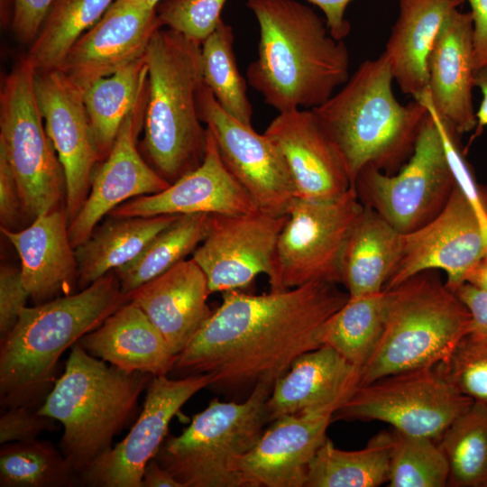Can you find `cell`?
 Instances as JSON below:
<instances>
[{
	"instance_id": "6da1fadb",
	"label": "cell",
	"mask_w": 487,
	"mask_h": 487,
	"mask_svg": "<svg viewBox=\"0 0 487 487\" xmlns=\"http://www.w3.org/2000/svg\"><path fill=\"white\" fill-rule=\"evenodd\" d=\"M337 285L223 292L221 305L177 355L172 372L208 374L210 387L223 390L273 386L298 357L321 346L323 325L349 299Z\"/></svg>"
},
{
	"instance_id": "7a4b0ae2",
	"label": "cell",
	"mask_w": 487,
	"mask_h": 487,
	"mask_svg": "<svg viewBox=\"0 0 487 487\" xmlns=\"http://www.w3.org/2000/svg\"><path fill=\"white\" fill-rule=\"evenodd\" d=\"M260 27L248 83L279 113L313 109L349 78V52L326 21L295 0H247Z\"/></svg>"
},
{
	"instance_id": "3957f363",
	"label": "cell",
	"mask_w": 487,
	"mask_h": 487,
	"mask_svg": "<svg viewBox=\"0 0 487 487\" xmlns=\"http://www.w3.org/2000/svg\"><path fill=\"white\" fill-rule=\"evenodd\" d=\"M115 273L87 288L26 307L0 345V403L40 408L63 353L128 301Z\"/></svg>"
},
{
	"instance_id": "277c9868",
	"label": "cell",
	"mask_w": 487,
	"mask_h": 487,
	"mask_svg": "<svg viewBox=\"0 0 487 487\" xmlns=\"http://www.w3.org/2000/svg\"><path fill=\"white\" fill-rule=\"evenodd\" d=\"M393 80L382 52L362 62L336 94L311 109L341 152L353 187L365 167L391 175L413 153L428 112L415 99L400 104L393 94Z\"/></svg>"
},
{
	"instance_id": "5b68a950",
	"label": "cell",
	"mask_w": 487,
	"mask_h": 487,
	"mask_svg": "<svg viewBox=\"0 0 487 487\" xmlns=\"http://www.w3.org/2000/svg\"><path fill=\"white\" fill-rule=\"evenodd\" d=\"M202 43L159 28L145 51L147 94L143 147L152 167L170 184L204 161L208 131L198 111L204 84Z\"/></svg>"
},
{
	"instance_id": "8992f818",
	"label": "cell",
	"mask_w": 487,
	"mask_h": 487,
	"mask_svg": "<svg viewBox=\"0 0 487 487\" xmlns=\"http://www.w3.org/2000/svg\"><path fill=\"white\" fill-rule=\"evenodd\" d=\"M152 376L127 372L74 344L62 375L38 411L60 422V450L78 477L112 449V443L136 417L138 400Z\"/></svg>"
},
{
	"instance_id": "52a82bcc",
	"label": "cell",
	"mask_w": 487,
	"mask_h": 487,
	"mask_svg": "<svg viewBox=\"0 0 487 487\" xmlns=\"http://www.w3.org/2000/svg\"><path fill=\"white\" fill-rule=\"evenodd\" d=\"M388 290L384 330L361 369L360 385L446 362L471 329L468 308L435 270L415 274Z\"/></svg>"
},
{
	"instance_id": "ba28073f",
	"label": "cell",
	"mask_w": 487,
	"mask_h": 487,
	"mask_svg": "<svg viewBox=\"0 0 487 487\" xmlns=\"http://www.w3.org/2000/svg\"><path fill=\"white\" fill-rule=\"evenodd\" d=\"M271 390L260 383L243 401L211 400L154 458L183 487H244L239 464L263 433Z\"/></svg>"
},
{
	"instance_id": "9c48e42d",
	"label": "cell",
	"mask_w": 487,
	"mask_h": 487,
	"mask_svg": "<svg viewBox=\"0 0 487 487\" xmlns=\"http://www.w3.org/2000/svg\"><path fill=\"white\" fill-rule=\"evenodd\" d=\"M36 69L25 56L5 78L0 92V150L15 177L23 213L33 220L66 198L62 165L46 131L34 88Z\"/></svg>"
},
{
	"instance_id": "30bf717a",
	"label": "cell",
	"mask_w": 487,
	"mask_h": 487,
	"mask_svg": "<svg viewBox=\"0 0 487 487\" xmlns=\"http://www.w3.org/2000/svg\"><path fill=\"white\" fill-rule=\"evenodd\" d=\"M473 402L436 364L360 385L334 413L333 420L381 421L398 432L438 442L449 425Z\"/></svg>"
},
{
	"instance_id": "8fae6325",
	"label": "cell",
	"mask_w": 487,
	"mask_h": 487,
	"mask_svg": "<svg viewBox=\"0 0 487 487\" xmlns=\"http://www.w3.org/2000/svg\"><path fill=\"white\" fill-rule=\"evenodd\" d=\"M455 184L440 132L427 113L413 153L400 170L389 175L367 166L357 175L354 188L363 206L405 234L435 218Z\"/></svg>"
},
{
	"instance_id": "7c38bea8",
	"label": "cell",
	"mask_w": 487,
	"mask_h": 487,
	"mask_svg": "<svg viewBox=\"0 0 487 487\" xmlns=\"http://www.w3.org/2000/svg\"><path fill=\"white\" fill-rule=\"evenodd\" d=\"M362 208L354 187L331 200L295 198L278 239L271 290L340 284L344 247Z\"/></svg>"
},
{
	"instance_id": "4fadbf2b",
	"label": "cell",
	"mask_w": 487,
	"mask_h": 487,
	"mask_svg": "<svg viewBox=\"0 0 487 487\" xmlns=\"http://www.w3.org/2000/svg\"><path fill=\"white\" fill-rule=\"evenodd\" d=\"M487 251V205H475L455 184L443 210L422 227L402 235L401 255L387 283L390 289L429 270L446 274L452 290Z\"/></svg>"
},
{
	"instance_id": "5bb4252c",
	"label": "cell",
	"mask_w": 487,
	"mask_h": 487,
	"mask_svg": "<svg viewBox=\"0 0 487 487\" xmlns=\"http://www.w3.org/2000/svg\"><path fill=\"white\" fill-rule=\"evenodd\" d=\"M198 101L201 121L212 133L224 164L256 207L277 216L287 215L296 190L276 145L264 133L227 114L205 83Z\"/></svg>"
},
{
	"instance_id": "9a60e30c",
	"label": "cell",
	"mask_w": 487,
	"mask_h": 487,
	"mask_svg": "<svg viewBox=\"0 0 487 487\" xmlns=\"http://www.w3.org/2000/svg\"><path fill=\"white\" fill-rule=\"evenodd\" d=\"M212 383L208 374L179 379L152 376L133 426L121 442L79 475L80 485L142 487L144 468L166 438L172 418L192 396Z\"/></svg>"
},
{
	"instance_id": "2e32d148",
	"label": "cell",
	"mask_w": 487,
	"mask_h": 487,
	"mask_svg": "<svg viewBox=\"0 0 487 487\" xmlns=\"http://www.w3.org/2000/svg\"><path fill=\"white\" fill-rule=\"evenodd\" d=\"M288 215L259 209L237 216H211L206 238L192 253L211 293L240 290L260 274H274L277 243Z\"/></svg>"
},
{
	"instance_id": "e0dca14e",
	"label": "cell",
	"mask_w": 487,
	"mask_h": 487,
	"mask_svg": "<svg viewBox=\"0 0 487 487\" xmlns=\"http://www.w3.org/2000/svg\"><path fill=\"white\" fill-rule=\"evenodd\" d=\"M34 88L46 131L62 165L70 223L83 206L102 160L80 89L59 69L36 71Z\"/></svg>"
},
{
	"instance_id": "ac0fdd59",
	"label": "cell",
	"mask_w": 487,
	"mask_h": 487,
	"mask_svg": "<svg viewBox=\"0 0 487 487\" xmlns=\"http://www.w3.org/2000/svg\"><path fill=\"white\" fill-rule=\"evenodd\" d=\"M161 26L157 9L145 0H115L56 69L82 89L142 58Z\"/></svg>"
},
{
	"instance_id": "d6986e66",
	"label": "cell",
	"mask_w": 487,
	"mask_h": 487,
	"mask_svg": "<svg viewBox=\"0 0 487 487\" xmlns=\"http://www.w3.org/2000/svg\"><path fill=\"white\" fill-rule=\"evenodd\" d=\"M147 87L124 119L112 149L96 167L89 193L75 218L69 224V236L75 249L93 233L101 219L123 203L158 193L170 183L141 157L136 136L143 124Z\"/></svg>"
},
{
	"instance_id": "ffe728a7",
	"label": "cell",
	"mask_w": 487,
	"mask_h": 487,
	"mask_svg": "<svg viewBox=\"0 0 487 487\" xmlns=\"http://www.w3.org/2000/svg\"><path fill=\"white\" fill-rule=\"evenodd\" d=\"M263 133L280 152L296 198L331 200L353 188L341 152L311 109L279 113Z\"/></svg>"
},
{
	"instance_id": "44dd1931",
	"label": "cell",
	"mask_w": 487,
	"mask_h": 487,
	"mask_svg": "<svg viewBox=\"0 0 487 487\" xmlns=\"http://www.w3.org/2000/svg\"><path fill=\"white\" fill-rule=\"evenodd\" d=\"M336 410L326 407L275 418L240 462L244 487H304Z\"/></svg>"
},
{
	"instance_id": "7402d4cb",
	"label": "cell",
	"mask_w": 487,
	"mask_h": 487,
	"mask_svg": "<svg viewBox=\"0 0 487 487\" xmlns=\"http://www.w3.org/2000/svg\"><path fill=\"white\" fill-rule=\"evenodd\" d=\"M207 131V152L198 168L158 193L123 203L111 211L109 216H237L257 210L245 189L224 164L216 142Z\"/></svg>"
},
{
	"instance_id": "603a6c76",
	"label": "cell",
	"mask_w": 487,
	"mask_h": 487,
	"mask_svg": "<svg viewBox=\"0 0 487 487\" xmlns=\"http://www.w3.org/2000/svg\"><path fill=\"white\" fill-rule=\"evenodd\" d=\"M476 72L473 24L470 12L455 8L444 21L427 60V97L459 133L476 127L473 88Z\"/></svg>"
},
{
	"instance_id": "cb8c5ba5",
	"label": "cell",
	"mask_w": 487,
	"mask_h": 487,
	"mask_svg": "<svg viewBox=\"0 0 487 487\" xmlns=\"http://www.w3.org/2000/svg\"><path fill=\"white\" fill-rule=\"evenodd\" d=\"M207 277L196 262L185 259L127 294L178 355L212 314Z\"/></svg>"
},
{
	"instance_id": "d4e9b609",
	"label": "cell",
	"mask_w": 487,
	"mask_h": 487,
	"mask_svg": "<svg viewBox=\"0 0 487 487\" xmlns=\"http://www.w3.org/2000/svg\"><path fill=\"white\" fill-rule=\"evenodd\" d=\"M65 207L41 215L23 230L1 227L21 260V273L30 298L41 304L72 294L78 282L75 249L69 236Z\"/></svg>"
},
{
	"instance_id": "484cf974",
	"label": "cell",
	"mask_w": 487,
	"mask_h": 487,
	"mask_svg": "<svg viewBox=\"0 0 487 487\" xmlns=\"http://www.w3.org/2000/svg\"><path fill=\"white\" fill-rule=\"evenodd\" d=\"M360 382L361 368L321 345L298 357L274 382L267 401L269 419L326 407L338 409Z\"/></svg>"
},
{
	"instance_id": "4316f807",
	"label": "cell",
	"mask_w": 487,
	"mask_h": 487,
	"mask_svg": "<svg viewBox=\"0 0 487 487\" xmlns=\"http://www.w3.org/2000/svg\"><path fill=\"white\" fill-rule=\"evenodd\" d=\"M78 342L92 356L119 369L152 376L168 375L177 358L145 313L130 300Z\"/></svg>"
},
{
	"instance_id": "83f0119b",
	"label": "cell",
	"mask_w": 487,
	"mask_h": 487,
	"mask_svg": "<svg viewBox=\"0 0 487 487\" xmlns=\"http://www.w3.org/2000/svg\"><path fill=\"white\" fill-rule=\"evenodd\" d=\"M459 0H400V14L383 51L394 79L414 98L427 87V60L439 30Z\"/></svg>"
},
{
	"instance_id": "f1b7e54d",
	"label": "cell",
	"mask_w": 487,
	"mask_h": 487,
	"mask_svg": "<svg viewBox=\"0 0 487 487\" xmlns=\"http://www.w3.org/2000/svg\"><path fill=\"white\" fill-rule=\"evenodd\" d=\"M402 235L375 210L363 205L347 236L340 264V284L350 297L385 289L400 259Z\"/></svg>"
},
{
	"instance_id": "f546056e",
	"label": "cell",
	"mask_w": 487,
	"mask_h": 487,
	"mask_svg": "<svg viewBox=\"0 0 487 487\" xmlns=\"http://www.w3.org/2000/svg\"><path fill=\"white\" fill-rule=\"evenodd\" d=\"M179 216L112 217L75 248L78 285L83 289L136 258Z\"/></svg>"
},
{
	"instance_id": "4dcf8cb0",
	"label": "cell",
	"mask_w": 487,
	"mask_h": 487,
	"mask_svg": "<svg viewBox=\"0 0 487 487\" xmlns=\"http://www.w3.org/2000/svg\"><path fill=\"white\" fill-rule=\"evenodd\" d=\"M391 432L381 431L360 450L346 451L329 438L309 464L304 487H378L387 483Z\"/></svg>"
},
{
	"instance_id": "1f68e13d",
	"label": "cell",
	"mask_w": 487,
	"mask_h": 487,
	"mask_svg": "<svg viewBox=\"0 0 487 487\" xmlns=\"http://www.w3.org/2000/svg\"><path fill=\"white\" fill-rule=\"evenodd\" d=\"M147 87L145 55L118 71L80 89L102 159L110 152L119 130Z\"/></svg>"
},
{
	"instance_id": "d6a6232c",
	"label": "cell",
	"mask_w": 487,
	"mask_h": 487,
	"mask_svg": "<svg viewBox=\"0 0 487 487\" xmlns=\"http://www.w3.org/2000/svg\"><path fill=\"white\" fill-rule=\"evenodd\" d=\"M390 291L350 297L323 325L321 345L337 351L354 365L363 368L382 335L390 303Z\"/></svg>"
},
{
	"instance_id": "836d02e7",
	"label": "cell",
	"mask_w": 487,
	"mask_h": 487,
	"mask_svg": "<svg viewBox=\"0 0 487 487\" xmlns=\"http://www.w3.org/2000/svg\"><path fill=\"white\" fill-rule=\"evenodd\" d=\"M210 219L207 214L179 216L136 258L114 271L121 290L127 295L193 253L206 238Z\"/></svg>"
},
{
	"instance_id": "e575fe53",
	"label": "cell",
	"mask_w": 487,
	"mask_h": 487,
	"mask_svg": "<svg viewBox=\"0 0 487 487\" xmlns=\"http://www.w3.org/2000/svg\"><path fill=\"white\" fill-rule=\"evenodd\" d=\"M115 0H55L26 56L36 71L56 69Z\"/></svg>"
},
{
	"instance_id": "d590c367",
	"label": "cell",
	"mask_w": 487,
	"mask_h": 487,
	"mask_svg": "<svg viewBox=\"0 0 487 487\" xmlns=\"http://www.w3.org/2000/svg\"><path fill=\"white\" fill-rule=\"evenodd\" d=\"M438 444L449 466L448 486L487 487V405L473 401Z\"/></svg>"
},
{
	"instance_id": "8d00e7d4",
	"label": "cell",
	"mask_w": 487,
	"mask_h": 487,
	"mask_svg": "<svg viewBox=\"0 0 487 487\" xmlns=\"http://www.w3.org/2000/svg\"><path fill=\"white\" fill-rule=\"evenodd\" d=\"M79 477L49 441L5 443L0 448L1 487H73Z\"/></svg>"
},
{
	"instance_id": "74e56055",
	"label": "cell",
	"mask_w": 487,
	"mask_h": 487,
	"mask_svg": "<svg viewBox=\"0 0 487 487\" xmlns=\"http://www.w3.org/2000/svg\"><path fill=\"white\" fill-rule=\"evenodd\" d=\"M234 40L233 28L222 20L202 42L203 81L227 114L253 126V108L247 97L245 79L237 67Z\"/></svg>"
},
{
	"instance_id": "f35d334b",
	"label": "cell",
	"mask_w": 487,
	"mask_h": 487,
	"mask_svg": "<svg viewBox=\"0 0 487 487\" xmlns=\"http://www.w3.org/2000/svg\"><path fill=\"white\" fill-rule=\"evenodd\" d=\"M448 479V463L438 442L393 429L388 486L446 487Z\"/></svg>"
},
{
	"instance_id": "ab89813d",
	"label": "cell",
	"mask_w": 487,
	"mask_h": 487,
	"mask_svg": "<svg viewBox=\"0 0 487 487\" xmlns=\"http://www.w3.org/2000/svg\"><path fill=\"white\" fill-rule=\"evenodd\" d=\"M438 366L461 393L487 405V338L468 333Z\"/></svg>"
},
{
	"instance_id": "60d3db41",
	"label": "cell",
	"mask_w": 487,
	"mask_h": 487,
	"mask_svg": "<svg viewBox=\"0 0 487 487\" xmlns=\"http://www.w3.org/2000/svg\"><path fill=\"white\" fill-rule=\"evenodd\" d=\"M226 0H166L157 15L182 35L202 43L217 27Z\"/></svg>"
},
{
	"instance_id": "b9f144b4",
	"label": "cell",
	"mask_w": 487,
	"mask_h": 487,
	"mask_svg": "<svg viewBox=\"0 0 487 487\" xmlns=\"http://www.w3.org/2000/svg\"><path fill=\"white\" fill-rule=\"evenodd\" d=\"M39 408L17 406L7 409L0 418V443L29 441L45 430H53L56 420L41 415Z\"/></svg>"
},
{
	"instance_id": "7bdbcfd3",
	"label": "cell",
	"mask_w": 487,
	"mask_h": 487,
	"mask_svg": "<svg viewBox=\"0 0 487 487\" xmlns=\"http://www.w3.org/2000/svg\"><path fill=\"white\" fill-rule=\"evenodd\" d=\"M30 294L21 269L3 265L0 269V335L5 337L16 325Z\"/></svg>"
},
{
	"instance_id": "ee69618b",
	"label": "cell",
	"mask_w": 487,
	"mask_h": 487,
	"mask_svg": "<svg viewBox=\"0 0 487 487\" xmlns=\"http://www.w3.org/2000/svg\"><path fill=\"white\" fill-rule=\"evenodd\" d=\"M12 28L21 42H32L55 0H13Z\"/></svg>"
},
{
	"instance_id": "f6af8a7d",
	"label": "cell",
	"mask_w": 487,
	"mask_h": 487,
	"mask_svg": "<svg viewBox=\"0 0 487 487\" xmlns=\"http://www.w3.org/2000/svg\"><path fill=\"white\" fill-rule=\"evenodd\" d=\"M23 214V203L15 177L5 152L0 150L1 227L14 230Z\"/></svg>"
},
{
	"instance_id": "bcb514c9",
	"label": "cell",
	"mask_w": 487,
	"mask_h": 487,
	"mask_svg": "<svg viewBox=\"0 0 487 487\" xmlns=\"http://www.w3.org/2000/svg\"><path fill=\"white\" fill-rule=\"evenodd\" d=\"M452 290L471 314L469 334L487 338V291L481 290L467 282L458 285Z\"/></svg>"
},
{
	"instance_id": "7dc6e473",
	"label": "cell",
	"mask_w": 487,
	"mask_h": 487,
	"mask_svg": "<svg viewBox=\"0 0 487 487\" xmlns=\"http://www.w3.org/2000/svg\"><path fill=\"white\" fill-rule=\"evenodd\" d=\"M466 1L471 6L476 70L487 65V0Z\"/></svg>"
},
{
	"instance_id": "c3c4849f",
	"label": "cell",
	"mask_w": 487,
	"mask_h": 487,
	"mask_svg": "<svg viewBox=\"0 0 487 487\" xmlns=\"http://www.w3.org/2000/svg\"><path fill=\"white\" fill-rule=\"evenodd\" d=\"M319 7L325 14L329 33L336 40H344L350 32L351 24L345 11L353 0H308Z\"/></svg>"
},
{
	"instance_id": "681fc988",
	"label": "cell",
	"mask_w": 487,
	"mask_h": 487,
	"mask_svg": "<svg viewBox=\"0 0 487 487\" xmlns=\"http://www.w3.org/2000/svg\"><path fill=\"white\" fill-rule=\"evenodd\" d=\"M142 487H183L174 476L163 468L155 458L146 464L142 480Z\"/></svg>"
},
{
	"instance_id": "f907efd6",
	"label": "cell",
	"mask_w": 487,
	"mask_h": 487,
	"mask_svg": "<svg viewBox=\"0 0 487 487\" xmlns=\"http://www.w3.org/2000/svg\"><path fill=\"white\" fill-rule=\"evenodd\" d=\"M474 84L482 94V101L475 114L477 121L475 129L479 134L487 126V65L476 70Z\"/></svg>"
},
{
	"instance_id": "816d5d0a",
	"label": "cell",
	"mask_w": 487,
	"mask_h": 487,
	"mask_svg": "<svg viewBox=\"0 0 487 487\" xmlns=\"http://www.w3.org/2000/svg\"><path fill=\"white\" fill-rule=\"evenodd\" d=\"M464 282L487 291V251L467 271Z\"/></svg>"
},
{
	"instance_id": "f5cc1de1",
	"label": "cell",
	"mask_w": 487,
	"mask_h": 487,
	"mask_svg": "<svg viewBox=\"0 0 487 487\" xmlns=\"http://www.w3.org/2000/svg\"><path fill=\"white\" fill-rule=\"evenodd\" d=\"M152 7H157V5H159V3L161 1V0H145Z\"/></svg>"
}]
</instances>
